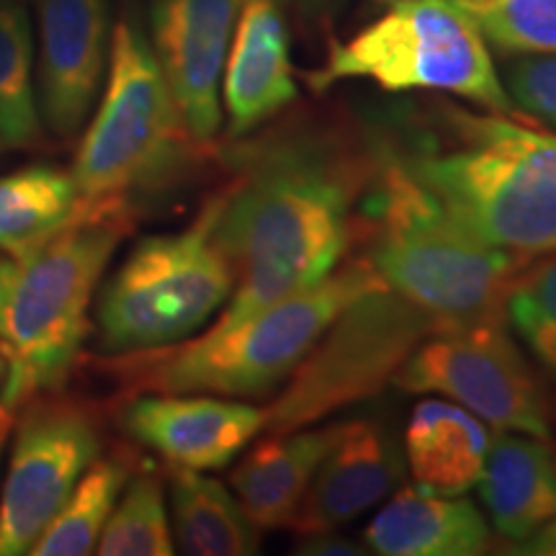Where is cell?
<instances>
[{"instance_id":"obj_3","label":"cell","mask_w":556,"mask_h":556,"mask_svg":"<svg viewBox=\"0 0 556 556\" xmlns=\"http://www.w3.org/2000/svg\"><path fill=\"white\" fill-rule=\"evenodd\" d=\"M364 214L368 263L389 289L426 309L438 330L505 315L507 291L526 261L479 240L394 152L379 160Z\"/></svg>"},{"instance_id":"obj_18","label":"cell","mask_w":556,"mask_h":556,"mask_svg":"<svg viewBox=\"0 0 556 556\" xmlns=\"http://www.w3.org/2000/svg\"><path fill=\"white\" fill-rule=\"evenodd\" d=\"M343 422L299 428L266 438L240 458L229 475L242 510L261 531L291 523L323 458L338 441Z\"/></svg>"},{"instance_id":"obj_10","label":"cell","mask_w":556,"mask_h":556,"mask_svg":"<svg viewBox=\"0 0 556 556\" xmlns=\"http://www.w3.org/2000/svg\"><path fill=\"white\" fill-rule=\"evenodd\" d=\"M505 315L438 330L409 353L392 384L409 394H438L497 430L552 438L546 402Z\"/></svg>"},{"instance_id":"obj_27","label":"cell","mask_w":556,"mask_h":556,"mask_svg":"<svg viewBox=\"0 0 556 556\" xmlns=\"http://www.w3.org/2000/svg\"><path fill=\"white\" fill-rule=\"evenodd\" d=\"M505 317L556 377V250L520 270L507 291Z\"/></svg>"},{"instance_id":"obj_5","label":"cell","mask_w":556,"mask_h":556,"mask_svg":"<svg viewBox=\"0 0 556 556\" xmlns=\"http://www.w3.org/2000/svg\"><path fill=\"white\" fill-rule=\"evenodd\" d=\"M368 261H353L302 294L268 304L229 328L144 351L139 381L150 392L258 400L276 392L345 304L381 287Z\"/></svg>"},{"instance_id":"obj_7","label":"cell","mask_w":556,"mask_h":556,"mask_svg":"<svg viewBox=\"0 0 556 556\" xmlns=\"http://www.w3.org/2000/svg\"><path fill=\"white\" fill-rule=\"evenodd\" d=\"M371 80L392 90H443L495 114H513L490 45L464 0H397L356 37L340 41L309 86Z\"/></svg>"},{"instance_id":"obj_26","label":"cell","mask_w":556,"mask_h":556,"mask_svg":"<svg viewBox=\"0 0 556 556\" xmlns=\"http://www.w3.org/2000/svg\"><path fill=\"white\" fill-rule=\"evenodd\" d=\"M486 45L505 54L556 52V0H464Z\"/></svg>"},{"instance_id":"obj_13","label":"cell","mask_w":556,"mask_h":556,"mask_svg":"<svg viewBox=\"0 0 556 556\" xmlns=\"http://www.w3.org/2000/svg\"><path fill=\"white\" fill-rule=\"evenodd\" d=\"M41 122L54 137L80 131L99 99L111 58L109 0H34Z\"/></svg>"},{"instance_id":"obj_16","label":"cell","mask_w":556,"mask_h":556,"mask_svg":"<svg viewBox=\"0 0 556 556\" xmlns=\"http://www.w3.org/2000/svg\"><path fill=\"white\" fill-rule=\"evenodd\" d=\"M229 135L242 137L296 99L289 34L276 0H242L222 73Z\"/></svg>"},{"instance_id":"obj_8","label":"cell","mask_w":556,"mask_h":556,"mask_svg":"<svg viewBox=\"0 0 556 556\" xmlns=\"http://www.w3.org/2000/svg\"><path fill=\"white\" fill-rule=\"evenodd\" d=\"M217 199L191 227L137 242L101 291L96 325L106 353H144L184 343L232 294V268L212 238Z\"/></svg>"},{"instance_id":"obj_12","label":"cell","mask_w":556,"mask_h":556,"mask_svg":"<svg viewBox=\"0 0 556 556\" xmlns=\"http://www.w3.org/2000/svg\"><path fill=\"white\" fill-rule=\"evenodd\" d=\"M242 0H152L150 45L193 142L222 124V73Z\"/></svg>"},{"instance_id":"obj_33","label":"cell","mask_w":556,"mask_h":556,"mask_svg":"<svg viewBox=\"0 0 556 556\" xmlns=\"http://www.w3.org/2000/svg\"><path fill=\"white\" fill-rule=\"evenodd\" d=\"M9 374H11V358H9V351H5L3 340H0V400H3L5 384H9Z\"/></svg>"},{"instance_id":"obj_11","label":"cell","mask_w":556,"mask_h":556,"mask_svg":"<svg viewBox=\"0 0 556 556\" xmlns=\"http://www.w3.org/2000/svg\"><path fill=\"white\" fill-rule=\"evenodd\" d=\"M99 451V433L83 409L62 402L26 409L0 492V556L29 554Z\"/></svg>"},{"instance_id":"obj_9","label":"cell","mask_w":556,"mask_h":556,"mask_svg":"<svg viewBox=\"0 0 556 556\" xmlns=\"http://www.w3.org/2000/svg\"><path fill=\"white\" fill-rule=\"evenodd\" d=\"M438 323L387 283L340 309L266 407L263 433L315 426L336 409L381 392Z\"/></svg>"},{"instance_id":"obj_28","label":"cell","mask_w":556,"mask_h":556,"mask_svg":"<svg viewBox=\"0 0 556 556\" xmlns=\"http://www.w3.org/2000/svg\"><path fill=\"white\" fill-rule=\"evenodd\" d=\"M503 86L513 106L556 129V52L523 54L510 62Z\"/></svg>"},{"instance_id":"obj_1","label":"cell","mask_w":556,"mask_h":556,"mask_svg":"<svg viewBox=\"0 0 556 556\" xmlns=\"http://www.w3.org/2000/svg\"><path fill=\"white\" fill-rule=\"evenodd\" d=\"M356 186L353 165L323 139L287 137L253 152L232 189L217 197L212 238L235 287L212 328L323 283L351 242Z\"/></svg>"},{"instance_id":"obj_29","label":"cell","mask_w":556,"mask_h":556,"mask_svg":"<svg viewBox=\"0 0 556 556\" xmlns=\"http://www.w3.org/2000/svg\"><path fill=\"white\" fill-rule=\"evenodd\" d=\"M299 554H336V556H353V554H364V548H358L353 541L348 539H338L336 531H323V533H307L302 544L296 548Z\"/></svg>"},{"instance_id":"obj_4","label":"cell","mask_w":556,"mask_h":556,"mask_svg":"<svg viewBox=\"0 0 556 556\" xmlns=\"http://www.w3.org/2000/svg\"><path fill=\"white\" fill-rule=\"evenodd\" d=\"M124 212L83 214L16 261L0 340L11 358L0 405L16 409L65 381L88 332V309L124 235Z\"/></svg>"},{"instance_id":"obj_34","label":"cell","mask_w":556,"mask_h":556,"mask_svg":"<svg viewBox=\"0 0 556 556\" xmlns=\"http://www.w3.org/2000/svg\"><path fill=\"white\" fill-rule=\"evenodd\" d=\"M377 3H381V5H392V3H397V0H377Z\"/></svg>"},{"instance_id":"obj_17","label":"cell","mask_w":556,"mask_h":556,"mask_svg":"<svg viewBox=\"0 0 556 556\" xmlns=\"http://www.w3.org/2000/svg\"><path fill=\"white\" fill-rule=\"evenodd\" d=\"M364 539L381 556H477L490 548L492 533L464 495L405 486L392 492V500L366 526Z\"/></svg>"},{"instance_id":"obj_30","label":"cell","mask_w":556,"mask_h":556,"mask_svg":"<svg viewBox=\"0 0 556 556\" xmlns=\"http://www.w3.org/2000/svg\"><path fill=\"white\" fill-rule=\"evenodd\" d=\"M516 554L526 556H556V518L548 520V523L541 528V531L533 533L531 539L518 544Z\"/></svg>"},{"instance_id":"obj_19","label":"cell","mask_w":556,"mask_h":556,"mask_svg":"<svg viewBox=\"0 0 556 556\" xmlns=\"http://www.w3.org/2000/svg\"><path fill=\"white\" fill-rule=\"evenodd\" d=\"M492 528L510 544H523L556 518V462L541 438L500 430L479 479Z\"/></svg>"},{"instance_id":"obj_2","label":"cell","mask_w":556,"mask_h":556,"mask_svg":"<svg viewBox=\"0 0 556 556\" xmlns=\"http://www.w3.org/2000/svg\"><path fill=\"white\" fill-rule=\"evenodd\" d=\"M448 139L428 137L402 163L486 245L520 261L556 250V135L510 114L448 109Z\"/></svg>"},{"instance_id":"obj_22","label":"cell","mask_w":556,"mask_h":556,"mask_svg":"<svg viewBox=\"0 0 556 556\" xmlns=\"http://www.w3.org/2000/svg\"><path fill=\"white\" fill-rule=\"evenodd\" d=\"M83 217L73 173L31 165L0 176V250L21 261Z\"/></svg>"},{"instance_id":"obj_15","label":"cell","mask_w":556,"mask_h":556,"mask_svg":"<svg viewBox=\"0 0 556 556\" xmlns=\"http://www.w3.org/2000/svg\"><path fill=\"white\" fill-rule=\"evenodd\" d=\"M405 482V458L379 422H343L338 441L323 458L289 528L307 533L336 531Z\"/></svg>"},{"instance_id":"obj_23","label":"cell","mask_w":556,"mask_h":556,"mask_svg":"<svg viewBox=\"0 0 556 556\" xmlns=\"http://www.w3.org/2000/svg\"><path fill=\"white\" fill-rule=\"evenodd\" d=\"M41 124L29 9L24 0H0V144L34 148Z\"/></svg>"},{"instance_id":"obj_6","label":"cell","mask_w":556,"mask_h":556,"mask_svg":"<svg viewBox=\"0 0 556 556\" xmlns=\"http://www.w3.org/2000/svg\"><path fill=\"white\" fill-rule=\"evenodd\" d=\"M191 135L137 21L111 37L106 88L75 155L83 214L124 212V199L176 168Z\"/></svg>"},{"instance_id":"obj_24","label":"cell","mask_w":556,"mask_h":556,"mask_svg":"<svg viewBox=\"0 0 556 556\" xmlns=\"http://www.w3.org/2000/svg\"><path fill=\"white\" fill-rule=\"evenodd\" d=\"M129 471L114 458H96L70 497L54 513L39 539L29 548L31 556H86L96 554L103 526L116 500L127 486Z\"/></svg>"},{"instance_id":"obj_20","label":"cell","mask_w":556,"mask_h":556,"mask_svg":"<svg viewBox=\"0 0 556 556\" xmlns=\"http://www.w3.org/2000/svg\"><path fill=\"white\" fill-rule=\"evenodd\" d=\"M490 443L482 420L446 397L415 405L405 430L413 479L435 495H464L479 484Z\"/></svg>"},{"instance_id":"obj_21","label":"cell","mask_w":556,"mask_h":556,"mask_svg":"<svg viewBox=\"0 0 556 556\" xmlns=\"http://www.w3.org/2000/svg\"><path fill=\"white\" fill-rule=\"evenodd\" d=\"M170 503L178 552L191 556H245L258 552L261 528L217 479L173 467Z\"/></svg>"},{"instance_id":"obj_32","label":"cell","mask_w":556,"mask_h":556,"mask_svg":"<svg viewBox=\"0 0 556 556\" xmlns=\"http://www.w3.org/2000/svg\"><path fill=\"white\" fill-rule=\"evenodd\" d=\"M11 409H5L3 405H0V458H3V448H5V443H9V435H11V426H13V420H11Z\"/></svg>"},{"instance_id":"obj_14","label":"cell","mask_w":556,"mask_h":556,"mask_svg":"<svg viewBox=\"0 0 556 556\" xmlns=\"http://www.w3.org/2000/svg\"><path fill=\"white\" fill-rule=\"evenodd\" d=\"M266 407L199 392H157L131 400L124 428L180 469H222L263 433Z\"/></svg>"},{"instance_id":"obj_25","label":"cell","mask_w":556,"mask_h":556,"mask_svg":"<svg viewBox=\"0 0 556 556\" xmlns=\"http://www.w3.org/2000/svg\"><path fill=\"white\" fill-rule=\"evenodd\" d=\"M96 554L101 556H170L176 541L170 533L165 492L157 477L139 475L122 490L103 526Z\"/></svg>"},{"instance_id":"obj_31","label":"cell","mask_w":556,"mask_h":556,"mask_svg":"<svg viewBox=\"0 0 556 556\" xmlns=\"http://www.w3.org/2000/svg\"><path fill=\"white\" fill-rule=\"evenodd\" d=\"M13 268H16V261H0V323H3V307H5V296H9V289H11Z\"/></svg>"}]
</instances>
